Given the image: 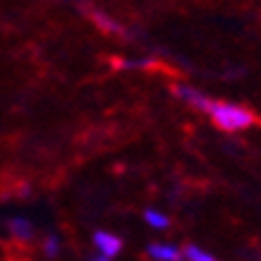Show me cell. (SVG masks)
<instances>
[{
  "instance_id": "obj_8",
  "label": "cell",
  "mask_w": 261,
  "mask_h": 261,
  "mask_svg": "<svg viewBox=\"0 0 261 261\" xmlns=\"http://www.w3.org/2000/svg\"><path fill=\"white\" fill-rule=\"evenodd\" d=\"M39 249L46 259H50V261L58 259V256L63 254V238H60L58 232H46V235L39 240Z\"/></svg>"
},
{
  "instance_id": "obj_9",
  "label": "cell",
  "mask_w": 261,
  "mask_h": 261,
  "mask_svg": "<svg viewBox=\"0 0 261 261\" xmlns=\"http://www.w3.org/2000/svg\"><path fill=\"white\" fill-rule=\"evenodd\" d=\"M156 65V58L144 56V58H120V60H113V67L118 70H149Z\"/></svg>"
},
{
  "instance_id": "obj_12",
  "label": "cell",
  "mask_w": 261,
  "mask_h": 261,
  "mask_svg": "<svg viewBox=\"0 0 261 261\" xmlns=\"http://www.w3.org/2000/svg\"><path fill=\"white\" fill-rule=\"evenodd\" d=\"M46 3H63V5H72L74 8V5H80L82 0H46Z\"/></svg>"
},
{
  "instance_id": "obj_6",
  "label": "cell",
  "mask_w": 261,
  "mask_h": 261,
  "mask_svg": "<svg viewBox=\"0 0 261 261\" xmlns=\"http://www.w3.org/2000/svg\"><path fill=\"white\" fill-rule=\"evenodd\" d=\"M146 256L151 261H185V249L168 240H156V242H149Z\"/></svg>"
},
{
  "instance_id": "obj_5",
  "label": "cell",
  "mask_w": 261,
  "mask_h": 261,
  "mask_svg": "<svg viewBox=\"0 0 261 261\" xmlns=\"http://www.w3.org/2000/svg\"><path fill=\"white\" fill-rule=\"evenodd\" d=\"M173 94L177 101H182L185 106H190V108H194V111L199 113H206L208 111V106H211V96L204 94L201 89L192 87V84H185V82H180V84H175L173 87Z\"/></svg>"
},
{
  "instance_id": "obj_11",
  "label": "cell",
  "mask_w": 261,
  "mask_h": 261,
  "mask_svg": "<svg viewBox=\"0 0 261 261\" xmlns=\"http://www.w3.org/2000/svg\"><path fill=\"white\" fill-rule=\"evenodd\" d=\"M17 197H22V199H29V197H32V187H29L27 182H22V185L17 187Z\"/></svg>"
},
{
  "instance_id": "obj_13",
  "label": "cell",
  "mask_w": 261,
  "mask_h": 261,
  "mask_svg": "<svg viewBox=\"0 0 261 261\" xmlns=\"http://www.w3.org/2000/svg\"><path fill=\"white\" fill-rule=\"evenodd\" d=\"M94 261H115V259H106V256H98V254H96Z\"/></svg>"
},
{
  "instance_id": "obj_4",
  "label": "cell",
  "mask_w": 261,
  "mask_h": 261,
  "mask_svg": "<svg viewBox=\"0 0 261 261\" xmlns=\"http://www.w3.org/2000/svg\"><path fill=\"white\" fill-rule=\"evenodd\" d=\"M5 232L17 245H29L36 240V223L24 214H15L5 221Z\"/></svg>"
},
{
  "instance_id": "obj_1",
  "label": "cell",
  "mask_w": 261,
  "mask_h": 261,
  "mask_svg": "<svg viewBox=\"0 0 261 261\" xmlns=\"http://www.w3.org/2000/svg\"><path fill=\"white\" fill-rule=\"evenodd\" d=\"M74 10H77L91 27H96L101 34H106V36L127 41V43H132V41L139 43V41H144V34L139 32L137 27L125 24L122 19H118V17L113 15V12H108V10L101 8V5H96L94 0H82L80 5H74Z\"/></svg>"
},
{
  "instance_id": "obj_2",
  "label": "cell",
  "mask_w": 261,
  "mask_h": 261,
  "mask_svg": "<svg viewBox=\"0 0 261 261\" xmlns=\"http://www.w3.org/2000/svg\"><path fill=\"white\" fill-rule=\"evenodd\" d=\"M206 115L223 132H245L256 122V115L247 106H240L232 101H216V98L211 101Z\"/></svg>"
},
{
  "instance_id": "obj_10",
  "label": "cell",
  "mask_w": 261,
  "mask_h": 261,
  "mask_svg": "<svg viewBox=\"0 0 261 261\" xmlns=\"http://www.w3.org/2000/svg\"><path fill=\"white\" fill-rule=\"evenodd\" d=\"M182 249H185V261H218L214 254L201 249L199 245H187V247H182Z\"/></svg>"
},
{
  "instance_id": "obj_7",
  "label": "cell",
  "mask_w": 261,
  "mask_h": 261,
  "mask_svg": "<svg viewBox=\"0 0 261 261\" xmlns=\"http://www.w3.org/2000/svg\"><path fill=\"white\" fill-rule=\"evenodd\" d=\"M142 218H144V223H146L151 230H156V232H166V230L170 228V216H168L166 211L156 208V206H149V208H144Z\"/></svg>"
},
{
  "instance_id": "obj_3",
  "label": "cell",
  "mask_w": 261,
  "mask_h": 261,
  "mask_svg": "<svg viewBox=\"0 0 261 261\" xmlns=\"http://www.w3.org/2000/svg\"><path fill=\"white\" fill-rule=\"evenodd\" d=\"M91 245H94L98 256L118 259L120 254H122V249H125V240L120 238L118 232H113V230L98 228V230H94V235H91Z\"/></svg>"
}]
</instances>
